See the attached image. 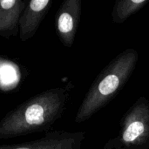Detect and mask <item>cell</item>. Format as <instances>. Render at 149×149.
<instances>
[{
	"label": "cell",
	"mask_w": 149,
	"mask_h": 149,
	"mask_svg": "<svg viewBox=\"0 0 149 149\" xmlns=\"http://www.w3.org/2000/svg\"><path fill=\"white\" fill-rule=\"evenodd\" d=\"M72 86L45 90L10 111L0 120V140L47 132L63 115Z\"/></svg>",
	"instance_id": "6da1fadb"
},
{
	"label": "cell",
	"mask_w": 149,
	"mask_h": 149,
	"mask_svg": "<svg viewBox=\"0 0 149 149\" xmlns=\"http://www.w3.org/2000/svg\"><path fill=\"white\" fill-rule=\"evenodd\" d=\"M138 60L134 48H127L112 59L92 83L77 111L75 123L88 120L112 102L130 79Z\"/></svg>",
	"instance_id": "7a4b0ae2"
},
{
	"label": "cell",
	"mask_w": 149,
	"mask_h": 149,
	"mask_svg": "<svg viewBox=\"0 0 149 149\" xmlns=\"http://www.w3.org/2000/svg\"><path fill=\"white\" fill-rule=\"evenodd\" d=\"M103 149H149V100L139 97L125 113L118 134Z\"/></svg>",
	"instance_id": "3957f363"
},
{
	"label": "cell",
	"mask_w": 149,
	"mask_h": 149,
	"mask_svg": "<svg viewBox=\"0 0 149 149\" xmlns=\"http://www.w3.org/2000/svg\"><path fill=\"white\" fill-rule=\"evenodd\" d=\"M85 139L84 131H51L29 142L0 145V149H81Z\"/></svg>",
	"instance_id": "277c9868"
},
{
	"label": "cell",
	"mask_w": 149,
	"mask_h": 149,
	"mask_svg": "<svg viewBox=\"0 0 149 149\" xmlns=\"http://www.w3.org/2000/svg\"><path fill=\"white\" fill-rule=\"evenodd\" d=\"M82 11L81 0H65L56 14V31L62 45L71 48L75 40Z\"/></svg>",
	"instance_id": "5b68a950"
},
{
	"label": "cell",
	"mask_w": 149,
	"mask_h": 149,
	"mask_svg": "<svg viewBox=\"0 0 149 149\" xmlns=\"http://www.w3.org/2000/svg\"><path fill=\"white\" fill-rule=\"evenodd\" d=\"M52 4V0H31L27 3L19 20V38L25 42L32 38Z\"/></svg>",
	"instance_id": "8992f818"
},
{
	"label": "cell",
	"mask_w": 149,
	"mask_h": 149,
	"mask_svg": "<svg viewBox=\"0 0 149 149\" xmlns=\"http://www.w3.org/2000/svg\"><path fill=\"white\" fill-rule=\"evenodd\" d=\"M27 2L0 0V37L10 38L19 34V20Z\"/></svg>",
	"instance_id": "52a82bcc"
},
{
	"label": "cell",
	"mask_w": 149,
	"mask_h": 149,
	"mask_svg": "<svg viewBox=\"0 0 149 149\" xmlns=\"http://www.w3.org/2000/svg\"><path fill=\"white\" fill-rule=\"evenodd\" d=\"M149 0H117L111 12L112 21L114 24L125 23L132 15L143 9Z\"/></svg>",
	"instance_id": "ba28073f"
}]
</instances>
